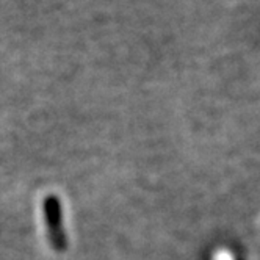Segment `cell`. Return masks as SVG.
<instances>
[{"instance_id": "obj_1", "label": "cell", "mask_w": 260, "mask_h": 260, "mask_svg": "<svg viewBox=\"0 0 260 260\" xmlns=\"http://www.w3.org/2000/svg\"><path fill=\"white\" fill-rule=\"evenodd\" d=\"M44 219L47 226V235L50 245L55 251H64L68 246V238L63 224V207L57 196H47L44 199Z\"/></svg>"}, {"instance_id": "obj_2", "label": "cell", "mask_w": 260, "mask_h": 260, "mask_svg": "<svg viewBox=\"0 0 260 260\" xmlns=\"http://www.w3.org/2000/svg\"><path fill=\"white\" fill-rule=\"evenodd\" d=\"M216 260H232V257H231V254H229V252H226V251H221V252H218V255H216Z\"/></svg>"}]
</instances>
